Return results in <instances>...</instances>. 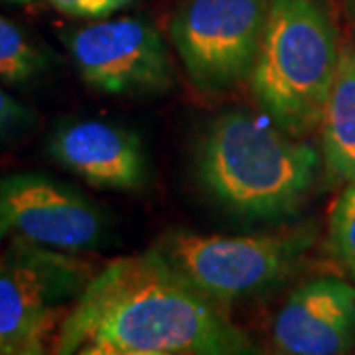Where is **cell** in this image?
Returning <instances> with one entry per match:
<instances>
[{"label":"cell","mask_w":355,"mask_h":355,"mask_svg":"<svg viewBox=\"0 0 355 355\" xmlns=\"http://www.w3.org/2000/svg\"><path fill=\"white\" fill-rule=\"evenodd\" d=\"M26 119H28V109L24 105H20L4 89H0V137L24 125Z\"/></svg>","instance_id":"15"},{"label":"cell","mask_w":355,"mask_h":355,"mask_svg":"<svg viewBox=\"0 0 355 355\" xmlns=\"http://www.w3.org/2000/svg\"><path fill=\"white\" fill-rule=\"evenodd\" d=\"M314 239L312 227H282L241 237L174 229L154 249L198 291L225 306L288 279L302 265Z\"/></svg>","instance_id":"4"},{"label":"cell","mask_w":355,"mask_h":355,"mask_svg":"<svg viewBox=\"0 0 355 355\" xmlns=\"http://www.w3.org/2000/svg\"><path fill=\"white\" fill-rule=\"evenodd\" d=\"M345 6H347V14H349L352 32H354V40H355V0H345Z\"/></svg>","instance_id":"16"},{"label":"cell","mask_w":355,"mask_h":355,"mask_svg":"<svg viewBox=\"0 0 355 355\" xmlns=\"http://www.w3.org/2000/svg\"><path fill=\"white\" fill-rule=\"evenodd\" d=\"M12 2H32V0H12Z\"/></svg>","instance_id":"17"},{"label":"cell","mask_w":355,"mask_h":355,"mask_svg":"<svg viewBox=\"0 0 355 355\" xmlns=\"http://www.w3.org/2000/svg\"><path fill=\"white\" fill-rule=\"evenodd\" d=\"M253 342L158 249L114 259L53 338L60 355H243Z\"/></svg>","instance_id":"1"},{"label":"cell","mask_w":355,"mask_h":355,"mask_svg":"<svg viewBox=\"0 0 355 355\" xmlns=\"http://www.w3.org/2000/svg\"><path fill=\"white\" fill-rule=\"evenodd\" d=\"M320 168L316 148L245 111L221 114L205 132L198 174L221 207L251 219L294 214Z\"/></svg>","instance_id":"2"},{"label":"cell","mask_w":355,"mask_h":355,"mask_svg":"<svg viewBox=\"0 0 355 355\" xmlns=\"http://www.w3.org/2000/svg\"><path fill=\"white\" fill-rule=\"evenodd\" d=\"M73 251L10 239L0 253V355H38L93 279Z\"/></svg>","instance_id":"5"},{"label":"cell","mask_w":355,"mask_h":355,"mask_svg":"<svg viewBox=\"0 0 355 355\" xmlns=\"http://www.w3.org/2000/svg\"><path fill=\"white\" fill-rule=\"evenodd\" d=\"M349 268H352V272H354V277H355V265H354V266H349Z\"/></svg>","instance_id":"18"},{"label":"cell","mask_w":355,"mask_h":355,"mask_svg":"<svg viewBox=\"0 0 355 355\" xmlns=\"http://www.w3.org/2000/svg\"><path fill=\"white\" fill-rule=\"evenodd\" d=\"M46 67L44 53L26 38L18 26L0 16V79L28 81Z\"/></svg>","instance_id":"12"},{"label":"cell","mask_w":355,"mask_h":355,"mask_svg":"<svg viewBox=\"0 0 355 355\" xmlns=\"http://www.w3.org/2000/svg\"><path fill=\"white\" fill-rule=\"evenodd\" d=\"M85 83L109 95L158 93L172 85V67L162 36L139 18L101 20L67 40Z\"/></svg>","instance_id":"8"},{"label":"cell","mask_w":355,"mask_h":355,"mask_svg":"<svg viewBox=\"0 0 355 355\" xmlns=\"http://www.w3.org/2000/svg\"><path fill=\"white\" fill-rule=\"evenodd\" d=\"M266 14L268 0H186L170 34L191 81L223 91L249 79Z\"/></svg>","instance_id":"6"},{"label":"cell","mask_w":355,"mask_h":355,"mask_svg":"<svg viewBox=\"0 0 355 355\" xmlns=\"http://www.w3.org/2000/svg\"><path fill=\"white\" fill-rule=\"evenodd\" d=\"M322 150L336 180L355 182V48H340V60L322 113Z\"/></svg>","instance_id":"11"},{"label":"cell","mask_w":355,"mask_h":355,"mask_svg":"<svg viewBox=\"0 0 355 355\" xmlns=\"http://www.w3.org/2000/svg\"><path fill=\"white\" fill-rule=\"evenodd\" d=\"M130 2L132 0H50L51 6L60 12L76 18H93V20H101L119 12Z\"/></svg>","instance_id":"14"},{"label":"cell","mask_w":355,"mask_h":355,"mask_svg":"<svg viewBox=\"0 0 355 355\" xmlns=\"http://www.w3.org/2000/svg\"><path fill=\"white\" fill-rule=\"evenodd\" d=\"M272 340L288 355L355 352V286L334 277L300 284L275 318Z\"/></svg>","instance_id":"9"},{"label":"cell","mask_w":355,"mask_h":355,"mask_svg":"<svg viewBox=\"0 0 355 355\" xmlns=\"http://www.w3.org/2000/svg\"><path fill=\"white\" fill-rule=\"evenodd\" d=\"M331 253L347 266L355 265V182L342 191L330 217Z\"/></svg>","instance_id":"13"},{"label":"cell","mask_w":355,"mask_h":355,"mask_svg":"<svg viewBox=\"0 0 355 355\" xmlns=\"http://www.w3.org/2000/svg\"><path fill=\"white\" fill-rule=\"evenodd\" d=\"M338 30L318 0H268L251 89L265 116L292 137L320 127L340 60Z\"/></svg>","instance_id":"3"},{"label":"cell","mask_w":355,"mask_h":355,"mask_svg":"<svg viewBox=\"0 0 355 355\" xmlns=\"http://www.w3.org/2000/svg\"><path fill=\"white\" fill-rule=\"evenodd\" d=\"M55 162L89 186L103 190H137L148 176V160L140 139L105 121H73L50 139Z\"/></svg>","instance_id":"10"},{"label":"cell","mask_w":355,"mask_h":355,"mask_svg":"<svg viewBox=\"0 0 355 355\" xmlns=\"http://www.w3.org/2000/svg\"><path fill=\"white\" fill-rule=\"evenodd\" d=\"M107 219L81 191L44 174L0 178V245L10 239L64 251H87L105 241Z\"/></svg>","instance_id":"7"}]
</instances>
